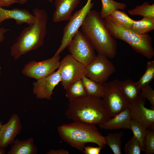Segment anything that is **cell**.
Here are the masks:
<instances>
[{
	"instance_id": "cell-11",
	"label": "cell",
	"mask_w": 154,
	"mask_h": 154,
	"mask_svg": "<svg viewBox=\"0 0 154 154\" xmlns=\"http://www.w3.org/2000/svg\"><path fill=\"white\" fill-rule=\"evenodd\" d=\"M60 56L54 55L52 57L37 62L31 60L25 64L21 73L24 75L38 80L50 74L58 69L60 65Z\"/></svg>"
},
{
	"instance_id": "cell-39",
	"label": "cell",
	"mask_w": 154,
	"mask_h": 154,
	"mask_svg": "<svg viewBox=\"0 0 154 154\" xmlns=\"http://www.w3.org/2000/svg\"><path fill=\"white\" fill-rule=\"evenodd\" d=\"M1 74V67L0 66V75Z\"/></svg>"
},
{
	"instance_id": "cell-14",
	"label": "cell",
	"mask_w": 154,
	"mask_h": 154,
	"mask_svg": "<svg viewBox=\"0 0 154 154\" xmlns=\"http://www.w3.org/2000/svg\"><path fill=\"white\" fill-rule=\"evenodd\" d=\"M22 128L19 116L16 114H13L8 121L1 126L0 130V148L5 149L13 144Z\"/></svg>"
},
{
	"instance_id": "cell-19",
	"label": "cell",
	"mask_w": 154,
	"mask_h": 154,
	"mask_svg": "<svg viewBox=\"0 0 154 154\" xmlns=\"http://www.w3.org/2000/svg\"><path fill=\"white\" fill-rule=\"evenodd\" d=\"M65 90V96L69 101L82 98L89 96L82 80L72 83Z\"/></svg>"
},
{
	"instance_id": "cell-36",
	"label": "cell",
	"mask_w": 154,
	"mask_h": 154,
	"mask_svg": "<svg viewBox=\"0 0 154 154\" xmlns=\"http://www.w3.org/2000/svg\"><path fill=\"white\" fill-rule=\"evenodd\" d=\"M48 1L50 3L52 2V0H48ZM19 3L21 5H23L26 3L28 0H18Z\"/></svg>"
},
{
	"instance_id": "cell-17",
	"label": "cell",
	"mask_w": 154,
	"mask_h": 154,
	"mask_svg": "<svg viewBox=\"0 0 154 154\" xmlns=\"http://www.w3.org/2000/svg\"><path fill=\"white\" fill-rule=\"evenodd\" d=\"M131 118L128 107L123 111L108 121L99 124L102 129L112 130L123 128L130 129Z\"/></svg>"
},
{
	"instance_id": "cell-10",
	"label": "cell",
	"mask_w": 154,
	"mask_h": 154,
	"mask_svg": "<svg viewBox=\"0 0 154 154\" xmlns=\"http://www.w3.org/2000/svg\"><path fill=\"white\" fill-rule=\"evenodd\" d=\"M86 68V76L102 84L116 71L115 66L109 58L98 53Z\"/></svg>"
},
{
	"instance_id": "cell-33",
	"label": "cell",
	"mask_w": 154,
	"mask_h": 154,
	"mask_svg": "<svg viewBox=\"0 0 154 154\" xmlns=\"http://www.w3.org/2000/svg\"><path fill=\"white\" fill-rule=\"evenodd\" d=\"M15 3H19L18 0H0V6L8 7Z\"/></svg>"
},
{
	"instance_id": "cell-9",
	"label": "cell",
	"mask_w": 154,
	"mask_h": 154,
	"mask_svg": "<svg viewBox=\"0 0 154 154\" xmlns=\"http://www.w3.org/2000/svg\"><path fill=\"white\" fill-rule=\"evenodd\" d=\"M59 70L61 84L64 88L72 83L82 80L86 76V66L80 62L69 54L60 61Z\"/></svg>"
},
{
	"instance_id": "cell-25",
	"label": "cell",
	"mask_w": 154,
	"mask_h": 154,
	"mask_svg": "<svg viewBox=\"0 0 154 154\" xmlns=\"http://www.w3.org/2000/svg\"><path fill=\"white\" fill-rule=\"evenodd\" d=\"M130 129L132 131L133 136L138 141L141 151H144V141L147 129L132 119L130 123Z\"/></svg>"
},
{
	"instance_id": "cell-15",
	"label": "cell",
	"mask_w": 154,
	"mask_h": 154,
	"mask_svg": "<svg viewBox=\"0 0 154 154\" xmlns=\"http://www.w3.org/2000/svg\"><path fill=\"white\" fill-rule=\"evenodd\" d=\"M9 19L15 20L17 25L25 23L30 25L35 22L36 17L25 9L14 8L8 10L0 6V25L3 21Z\"/></svg>"
},
{
	"instance_id": "cell-27",
	"label": "cell",
	"mask_w": 154,
	"mask_h": 154,
	"mask_svg": "<svg viewBox=\"0 0 154 154\" xmlns=\"http://www.w3.org/2000/svg\"><path fill=\"white\" fill-rule=\"evenodd\" d=\"M109 16L118 24L130 29L135 21L131 18L125 12L119 10L115 11Z\"/></svg>"
},
{
	"instance_id": "cell-6",
	"label": "cell",
	"mask_w": 154,
	"mask_h": 154,
	"mask_svg": "<svg viewBox=\"0 0 154 154\" xmlns=\"http://www.w3.org/2000/svg\"><path fill=\"white\" fill-rule=\"evenodd\" d=\"M118 79L103 84V103L111 117H114L128 107L129 102L123 95Z\"/></svg>"
},
{
	"instance_id": "cell-38",
	"label": "cell",
	"mask_w": 154,
	"mask_h": 154,
	"mask_svg": "<svg viewBox=\"0 0 154 154\" xmlns=\"http://www.w3.org/2000/svg\"><path fill=\"white\" fill-rule=\"evenodd\" d=\"M2 125V122L0 121V130Z\"/></svg>"
},
{
	"instance_id": "cell-7",
	"label": "cell",
	"mask_w": 154,
	"mask_h": 154,
	"mask_svg": "<svg viewBox=\"0 0 154 154\" xmlns=\"http://www.w3.org/2000/svg\"><path fill=\"white\" fill-rule=\"evenodd\" d=\"M67 47L72 56L85 66L96 56L91 43L79 30L74 35Z\"/></svg>"
},
{
	"instance_id": "cell-37",
	"label": "cell",
	"mask_w": 154,
	"mask_h": 154,
	"mask_svg": "<svg viewBox=\"0 0 154 154\" xmlns=\"http://www.w3.org/2000/svg\"><path fill=\"white\" fill-rule=\"evenodd\" d=\"M5 153L4 149L0 148V154H4Z\"/></svg>"
},
{
	"instance_id": "cell-23",
	"label": "cell",
	"mask_w": 154,
	"mask_h": 154,
	"mask_svg": "<svg viewBox=\"0 0 154 154\" xmlns=\"http://www.w3.org/2000/svg\"><path fill=\"white\" fill-rule=\"evenodd\" d=\"M82 80L89 96L101 98L104 94L103 84L90 79L86 76Z\"/></svg>"
},
{
	"instance_id": "cell-29",
	"label": "cell",
	"mask_w": 154,
	"mask_h": 154,
	"mask_svg": "<svg viewBox=\"0 0 154 154\" xmlns=\"http://www.w3.org/2000/svg\"><path fill=\"white\" fill-rule=\"evenodd\" d=\"M124 151L125 154H140L141 151L139 143L133 136L125 146Z\"/></svg>"
},
{
	"instance_id": "cell-35",
	"label": "cell",
	"mask_w": 154,
	"mask_h": 154,
	"mask_svg": "<svg viewBox=\"0 0 154 154\" xmlns=\"http://www.w3.org/2000/svg\"><path fill=\"white\" fill-rule=\"evenodd\" d=\"M8 30L4 28H0V43L2 42L4 39V35Z\"/></svg>"
},
{
	"instance_id": "cell-2",
	"label": "cell",
	"mask_w": 154,
	"mask_h": 154,
	"mask_svg": "<svg viewBox=\"0 0 154 154\" xmlns=\"http://www.w3.org/2000/svg\"><path fill=\"white\" fill-rule=\"evenodd\" d=\"M35 22L24 28L10 48V55L15 60L43 45L47 31L48 15L44 10L34 9Z\"/></svg>"
},
{
	"instance_id": "cell-30",
	"label": "cell",
	"mask_w": 154,
	"mask_h": 154,
	"mask_svg": "<svg viewBox=\"0 0 154 154\" xmlns=\"http://www.w3.org/2000/svg\"><path fill=\"white\" fill-rule=\"evenodd\" d=\"M145 154L154 153V130L147 129L144 141Z\"/></svg>"
},
{
	"instance_id": "cell-5",
	"label": "cell",
	"mask_w": 154,
	"mask_h": 154,
	"mask_svg": "<svg viewBox=\"0 0 154 154\" xmlns=\"http://www.w3.org/2000/svg\"><path fill=\"white\" fill-rule=\"evenodd\" d=\"M104 20L108 33L114 38L125 41L135 51L148 59H151L154 56L152 39L148 33H137L131 29L118 24L109 16Z\"/></svg>"
},
{
	"instance_id": "cell-13",
	"label": "cell",
	"mask_w": 154,
	"mask_h": 154,
	"mask_svg": "<svg viewBox=\"0 0 154 154\" xmlns=\"http://www.w3.org/2000/svg\"><path fill=\"white\" fill-rule=\"evenodd\" d=\"M61 81L60 72L58 69L56 71L34 82L33 93L37 98L50 100L54 89Z\"/></svg>"
},
{
	"instance_id": "cell-21",
	"label": "cell",
	"mask_w": 154,
	"mask_h": 154,
	"mask_svg": "<svg viewBox=\"0 0 154 154\" xmlns=\"http://www.w3.org/2000/svg\"><path fill=\"white\" fill-rule=\"evenodd\" d=\"M131 29L139 34L148 33L154 29V18L144 17L139 20H135Z\"/></svg>"
},
{
	"instance_id": "cell-31",
	"label": "cell",
	"mask_w": 154,
	"mask_h": 154,
	"mask_svg": "<svg viewBox=\"0 0 154 154\" xmlns=\"http://www.w3.org/2000/svg\"><path fill=\"white\" fill-rule=\"evenodd\" d=\"M139 95L147 99L151 104V109L154 110V90L149 84L141 88Z\"/></svg>"
},
{
	"instance_id": "cell-24",
	"label": "cell",
	"mask_w": 154,
	"mask_h": 154,
	"mask_svg": "<svg viewBox=\"0 0 154 154\" xmlns=\"http://www.w3.org/2000/svg\"><path fill=\"white\" fill-rule=\"evenodd\" d=\"M123 135V132L109 133L104 136L106 145H108L114 154H121V140Z\"/></svg>"
},
{
	"instance_id": "cell-8",
	"label": "cell",
	"mask_w": 154,
	"mask_h": 154,
	"mask_svg": "<svg viewBox=\"0 0 154 154\" xmlns=\"http://www.w3.org/2000/svg\"><path fill=\"white\" fill-rule=\"evenodd\" d=\"M92 0H87L85 5L72 15L64 27L61 44L54 55H57L66 48L73 37L82 25L86 15L93 7Z\"/></svg>"
},
{
	"instance_id": "cell-32",
	"label": "cell",
	"mask_w": 154,
	"mask_h": 154,
	"mask_svg": "<svg viewBox=\"0 0 154 154\" xmlns=\"http://www.w3.org/2000/svg\"><path fill=\"white\" fill-rule=\"evenodd\" d=\"M102 148L100 146L97 147L90 146H85L83 152L85 154H99Z\"/></svg>"
},
{
	"instance_id": "cell-26",
	"label": "cell",
	"mask_w": 154,
	"mask_h": 154,
	"mask_svg": "<svg viewBox=\"0 0 154 154\" xmlns=\"http://www.w3.org/2000/svg\"><path fill=\"white\" fill-rule=\"evenodd\" d=\"M131 15H138L154 18V4H150L147 1L142 5L136 6L133 9L127 11Z\"/></svg>"
},
{
	"instance_id": "cell-16",
	"label": "cell",
	"mask_w": 154,
	"mask_h": 154,
	"mask_svg": "<svg viewBox=\"0 0 154 154\" xmlns=\"http://www.w3.org/2000/svg\"><path fill=\"white\" fill-rule=\"evenodd\" d=\"M80 0H55V10L52 15L55 23L68 20Z\"/></svg>"
},
{
	"instance_id": "cell-12",
	"label": "cell",
	"mask_w": 154,
	"mask_h": 154,
	"mask_svg": "<svg viewBox=\"0 0 154 154\" xmlns=\"http://www.w3.org/2000/svg\"><path fill=\"white\" fill-rule=\"evenodd\" d=\"M145 102L146 98L139 95L134 100L129 102L131 116L147 129L154 130V110L146 108Z\"/></svg>"
},
{
	"instance_id": "cell-28",
	"label": "cell",
	"mask_w": 154,
	"mask_h": 154,
	"mask_svg": "<svg viewBox=\"0 0 154 154\" xmlns=\"http://www.w3.org/2000/svg\"><path fill=\"white\" fill-rule=\"evenodd\" d=\"M154 79V61L147 62L145 71L136 83L141 89L148 84Z\"/></svg>"
},
{
	"instance_id": "cell-3",
	"label": "cell",
	"mask_w": 154,
	"mask_h": 154,
	"mask_svg": "<svg viewBox=\"0 0 154 154\" xmlns=\"http://www.w3.org/2000/svg\"><path fill=\"white\" fill-rule=\"evenodd\" d=\"M65 114L68 119L74 121L94 125L99 124L111 118L102 100L90 96L69 101Z\"/></svg>"
},
{
	"instance_id": "cell-4",
	"label": "cell",
	"mask_w": 154,
	"mask_h": 154,
	"mask_svg": "<svg viewBox=\"0 0 154 154\" xmlns=\"http://www.w3.org/2000/svg\"><path fill=\"white\" fill-rule=\"evenodd\" d=\"M58 131L62 140L81 151L88 143H95L102 148L106 145L104 136L95 125L74 121L60 125Z\"/></svg>"
},
{
	"instance_id": "cell-1",
	"label": "cell",
	"mask_w": 154,
	"mask_h": 154,
	"mask_svg": "<svg viewBox=\"0 0 154 154\" xmlns=\"http://www.w3.org/2000/svg\"><path fill=\"white\" fill-rule=\"evenodd\" d=\"M82 32L89 40L98 54L112 59L117 54V44L108 33L100 13L91 10L81 26Z\"/></svg>"
},
{
	"instance_id": "cell-22",
	"label": "cell",
	"mask_w": 154,
	"mask_h": 154,
	"mask_svg": "<svg viewBox=\"0 0 154 154\" xmlns=\"http://www.w3.org/2000/svg\"><path fill=\"white\" fill-rule=\"evenodd\" d=\"M101 1L102 8L100 13V15L102 19L110 15L115 11L116 10H123L127 7L125 4L119 2L114 0Z\"/></svg>"
},
{
	"instance_id": "cell-18",
	"label": "cell",
	"mask_w": 154,
	"mask_h": 154,
	"mask_svg": "<svg viewBox=\"0 0 154 154\" xmlns=\"http://www.w3.org/2000/svg\"><path fill=\"white\" fill-rule=\"evenodd\" d=\"M38 151L34 139L30 137L23 140H15L8 154H37Z\"/></svg>"
},
{
	"instance_id": "cell-20",
	"label": "cell",
	"mask_w": 154,
	"mask_h": 154,
	"mask_svg": "<svg viewBox=\"0 0 154 154\" xmlns=\"http://www.w3.org/2000/svg\"><path fill=\"white\" fill-rule=\"evenodd\" d=\"M120 85L123 95L129 102L134 100L139 95L141 90L136 82L131 79L120 81Z\"/></svg>"
},
{
	"instance_id": "cell-34",
	"label": "cell",
	"mask_w": 154,
	"mask_h": 154,
	"mask_svg": "<svg viewBox=\"0 0 154 154\" xmlns=\"http://www.w3.org/2000/svg\"><path fill=\"white\" fill-rule=\"evenodd\" d=\"M69 151L63 149H60L57 150L51 149L47 152V154H68Z\"/></svg>"
}]
</instances>
